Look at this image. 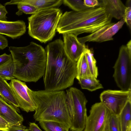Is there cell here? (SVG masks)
<instances>
[{
    "instance_id": "cell-1",
    "label": "cell",
    "mask_w": 131,
    "mask_h": 131,
    "mask_svg": "<svg viewBox=\"0 0 131 131\" xmlns=\"http://www.w3.org/2000/svg\"><path fill=\"white\" fill-rule=\"evenodd\" d=\"M46 66L43 76L45 90H62L72 86L76 76V62L64 49L63 41L57 39L47 46Z\"/></svg>"
},
{
    "instance_id": "cell-2",
    "label": "cell",
    "mask_w": 131,
    "mask_h": 131,
    "mask_svg": "<svg viewBox=\"0 0 131 131\" xmlns=\"http://www.w3.org/2000/svg\"><path fill=\"white\" fill-rule=\"evenodd\" d=\"M14 66L15 78L25 82H36L43 77L47 60L46 51L33 42L23 47L10 46Z\"/></svg>"
},
{
    "instance_id": "cell-3",
    "label": "cell",
    "mask_w": 131,
    "mask_h": 131,
    "mask_svg": "<svg viewBox=\"0 0 131 131\" xmlns=\"http://www.w3.org/2000/svg\"><path fill=\"white\" fill-rule=\"evenodd\" d=\"M112 17L100 6L80 11H67L61 15L57 28L60 34L69 33L76 36L92 33L111 23Z\"/></svg>"
},
{
    "instance_id": "cell-4",
    "label": "cell",
    "mask_w": 131,
    "mask_h": 131,
    "mask_svg": "<svg viewBox=\"0 0 131 131\" xmlns=\"http://www.w3.org/2000/svg\"><path fill=\"white\" fill-rule=\"evenodd\" d=\"M31 93L36 104L33 117L36 121H54L70 129L71 125L66 98L63 90L34 91Z\"/></svg>"
},
{
    "instance_id": "cell-5",
    "label": "cell",
    "mask_w": 131,
    "mask_h": 131,
    "mask_svg": "<svg viewBox=\"0 0 131 131\" xmlns=\"http://www.w3.org/2000/svg\"><path fill=\"white\" fill-rule=\"evenodd\" d=\"M62 15L58 8L39 10L28 17V33L31 37L42 43L51 40Z\"/></svg>"
},
{
    "instance_id": "cell-6",
    "label": "cell",
    "mask_w": 131,
    "mask_h": 131,
    "mask_svg": "<svg viewBox=\"0 0 131 131\" xmlns=\"http://www.w3.org/2000/svg\"><path fill=\"white\" fill-rule=\"evenodd\" d=\"M66 98L71 125V131H83L87 117L88 102L84 94L75 87L66 90Z\"/></svg>"
},
{
    "instance_id": "cell-7",
    "label": "cell",
    "mask_w": 131,
    "mask_h": 131,
    "mask_svg": "<svg viewBox=\"0 0 131 131\" xmlns=\"http://www.w3.org/2000/svg\"><path fill=\"white\" fill-rule=\"evenodd\" d=\"M113 68V76L118 86L122 90H131V53L126 46L121 47Z\"/></svg>"
},
{
    "instance_id": "cell-8",
    "label": "cell",
    "mask_w": 131,
    "mask_h": 131,
    "mask_svg": "<svg viewBox=\"0 0 131 131\" xmlns=\"http://www.w3.org/2000/svg\"><path fill=\"white\" fill-rule=\"evenodd\" d=\"M111 114L110 111L101 102L94 104L87 116L83 131H108Z\"/></svg>"
},
{
    "instance_id": "cell-9",
    "label": "cell",
    "mask_w": 131,
    "mask_h": 131,
    "mask_svg": "<svg viewBox=\"0 0 131 131\" xmlns=\"http://www.w3.org/2000/svg\"><path fill=\"white\" fill-rule=\"evenodd\" d=\"M100 97L112 114L118 116L127 102L131 100V90H106Z\"/></svg>"
},
{
    "instance_id": "cell-10",
    "label": "cell",
    "mask_w": 131,
    "mask_h": 131,
    "mask_svg": "<svg viewBox=\"0 0 131 131\" xmlns=\"http://www.w3.org/2000/svg\"><path fill=\"white\" fill-rule=\"evenodd\" d=\"M9 84L19 107L27 113L35 111L36 104L31 93V90L28 88L25 82L14 79L11 80Z\"/></svg>"
},
{
    "instance_id": "cell-11",
    "label": "cell",
    "mask_w": 131,
    "mask_h": 131,
    "mask_svg": "<svg viewBox=\"0 0 131 131\" xmlns=\"http://www.w3.org/2000/svg\"><path fill=\"white\" fill-rule=\"evenodd\" d=\"M125 23L123 18L116 23H111L89 35L78 38V39L83 44L87 42H101L113 40V36L122 28Z\"/></svg>"
},
{
    "instance_id": "cell-12",
    "label": "cell",
    "mask_w": 131,
    "mask_h": 131,
    "mask_svg": "<svg viewBox=\"0 0 131 131\" xmlns=\"http://www.w3.org/2000/svg\"><path fill=\"white\" fill-rule=\"evenodd\" d=\"M62 34L64 48L67 54L72 60L77 62L86 47L85 44L80 43L77 36L73 34Z\"/></svg>"
},
{
    "instance_id": "cell-13",
    "label": "cell",
    "mask_w": 131,
    "mask_h": 131,
    "mask_svg": "<svg viewBox=\"0 0 131 131\" xmlns=\"http://www.w3.org/2000/svg\"><path fill=\"white\" fill-rule=\"evenodd\" d=\"M26 31L25 22L22 20L15 21L0 20V34L13 39L18 38L24 34Z\"/></svg>"
},
{
    "instance_id": "cell-14",
    "label": "cell",
    "mask_w": 131,
    "mask_h": 131,
    "mask_svg": "<svg viewBox=\"0 0 131 131\" xmlns=\"http://www.w3.org/2000/svg\"><path fill=\"white\" fill-rule=\"evenodd\" d=\"M0 116L7 122L10 126L22 124L23 116L16 110L0 96Z\"/></svg>"
},
{
    "instance_id": "cell-15",
    "label": "cell",
    "mask_w": 131,
    "mask_h": 131,
    "mask_svg": "<svg viewBox=\"0 0 131 131\" xmlns=\"http://www.w3.org/2000/svg\"><path fill=\"white\" fill-rule=\"evenodd\" d=\"M99 6L103 7L106 12L112 18L121 19L124 16L126 7L120 0L100 1Z\"/></svg>"
},
{
    "instance_id": "cell-16",
    "label": "cell",
    "mask_w": 131,
    "mask_h": 131,
    "mask_svg": "<svg viewBox=\"0 0 131 131\" xmlns=\"http://www.w3.org/2000/svg\"><path fill=\"white\" fill-rule=\"evenodd\" d=\"M62 0H12L4 4L5 6L28 4L36 8L39 10L51 8H58L63 3Z\"/></svg>"
},
{
    "instance_id": "cell-17",
    "label": "cell",
    "mask_w": 131,
    "mask_h": 131,
    "mask_svg": "<svg viewBox=\"0 0 131 131\" xmlns=\"http://www.w3.org/2000/svg\"><path fill=\"white\" fill-rule=\"evenodd\" d=\"M0 95L17 112H20L18 104L11 86L6 80L0 77Z\"/></svg>"
},
{
    "instance_id": "cell-18",
    "label": "cell",
    "mask_w": 131,
    "mask_h": 131,
    "mask_svg": "<svg viewBox=\"0 0 131 131\" xmlns=\"http://www.w3.org/2000/svg\"><path fill=\"white\" fill-rule=\"evenodd\" d=\"M118 117L121 131H127L131 127V100L127 102Z\"/></svg>"
},
{
    "instance_id": "cell-19",
    "label": "cell",
    "mask_w": 131,
    "mask_h": 131,
    "mask_svg": "<svg viewBox=\"0 0 131 131\" xmlns=\"http://www.w3.org/2000/svg\"><path fill=\"white\" fill-rule=\"evenodd\" d=\"M78 80L81 88L83 89L93 91L103 88L99 81L92 75L80 78Z\"/></svg>"
},
{
    "instance_id": "cell-20",
    "label": "cell",
    "mask_w": 131,
    "mask_h": 131,
    "mask_svg": "<svg viewBox=\"0 0 131 131\" xmlns=\"http://www.w3.org/2000/svg\"><path fill=\"white\" fill-rule=\"evenodd\" d=\"M76 78L77 80L85 76L91 75L84 52L76 62Z\"/></svg>"
},
{
    "instance_id": "cell-21",
    "label": "cell",
    "mask_w": 131,
    "mask_h": 131,
    "mask_svg": "<svg viewBox=\"0 0 131 131\" xmlns=\"http://www.w3.org/2000/svg\"><path fill=\"white\" fill-rule=\"evenodd\" d=\"M14 66L12 58L0 66V77L6 81L15 79Z\"/></svg>"
},
{
    "instance_id": "cell-22",
    "label": "cell",
    "mask_w": 131,
    "mask_h": 131,
    "mask_svg": "<svg viewBox=\"0 0 131 131\" xmlns=\"http://www.w3.org/2000/svg\"><path fill=\"white\" fill-rule=\"evenodd\" d=\"M41 127L45 131H69L70 128L59 123L54 121L39 122Z\"/></svg>"
},
{
    "instance_id": "cell-23",
    "label": "cell",
    "mask_w": 131,
    "mask_h": 131,
    "mask_svg": "<svg viewBox=\"0 0 131 131\" xmlns=\"http://www.w3.org/2000/svg\"><path fill=\"white\" fill-rule=\"evenodd\" d=\"M89 68L92 75L97 78L98 75L96 61L91 50L86 47L84 51Z\"/></svg>"
},
{
    "instance_id": "cell-24",
    "label": "cell",
    "mask_w": 131,
    "mask_h": 131,
    "mask_svg": "<svg viewBox=\"0 0 131 131\" xmlns=\"http://www.w3.org/2000/svg\"><path fill=\"white\" fill-rule=\"evenodd\" d=\"M63 3L72 9L73 11L80 12L90 8L86 6L83 1L81 0H64Z\"/></svg>"
},
{
    "instance_id": "cell-25",
    "label": "cell",
    "mask_w": 131,
    "mask_h": 131,
    "mask_svg": "<svg viewBox=\"0 0 131 131\" xmlns=\"http://www.w3.org/2000/svg\"><path fill=\"white\" fill-rule=\"evenodd\" d=\"M18 9L16 14L19 16L23 13L26 14H34L39 10L35 7L25 3H19L17 4Z\"/></svg>"
},
{
    "instance_id": "cell-26",
    "label": "cell",
    "mask_w": 131,
    "mask_h": 131,
    "mask_svg": "<svg viewBox=\"0 0 131 131\" xmlns=\"http://www.w3.org/2000/svg\"><path fill=\"white\" fill-rule=\"evenodd\" d=\"M108 131H121L118 116L111 114L108 122Z\"/></svg>"
},
{
    "instance_id": "cell-27",
    "label": "cell",
    "mask_w": 131,
    "mask_h": 131,
    "mask_svg": "<svg viewBox=\"0 0 131 131\" xmlns=\"http://www.w3.org/2000/svg\"><path fill=\"white\" fill-rule=\"evenodd\" d=\"M129 29H131V6L126 7L123 18Z\"/></svg>"
},
{
    "instance_id": "cell-28",
    "label": "cell",
    "mask_w": 131,
    "mask_h": 131,
    "mask_svg": "<svg viewBox=\"0 0 131 131\" xmlns=\"http://www.w3.org/2000/svg\"><path fill=\"white\" fill-rule=\"evenodd\" d=\"M7 131H30L22 124L11 126Z\"/></svg>"
},
{
    "instance_id": "cell-29",
    "label": "cell",
    "mask_w": 131,
    "mask_h": 131,
    "mask_svg": "<svg viewBox=\"0 0 131 131\" xmlns=\"http://www.w3.org/2000/svg\"><path fill=\"white\" fill-rule=\"evenodd\" d=\"M8 12L6 10L5 6L0 4V20L7 21L6 14Z\"/></svg>"
},
{
    "instance_id": "cell-30",
    "label": "cell",
    "mask_w": 131,
    "mask_h": 131,
    "mask_svg": "<svg viewBox=\"0 0 131 131\" xmlns=\"http://www.w3.org/2000/svg\"><path fill=\"white\" fill-rule=\"evenodd\" d=\"M83 2L86 6L90 8L95 7L99 5V2L97 0H84Z\"/></svg>"
},
{
    "instance_id": "cell-31",
    "label": "cell",
    "mask_w": 131,
    "mask_h": 131,
    "mask_svg": "<svg viewBox=\"0 0 131 131\" xmlns=\"http://www.w3.org/2000/svg\"><path fill=\"white\" fill-rule=\"evenodd\" d=\"M10 126L9 124L0 116V131H7Z\"/></svg>"
},
{
    "instance_id": "cell-32",
    "label": "cell",
    "mask_w": 131,
    "mask_h": 131,
    "mask_svg": "<svg viewBox=\"0 0 131 131\" xmlns=\"http://www.w3.org/2000/svg\"><path fill=\"white\" fill-rule=\"evenodd\" d=\"M8 41L3 35L0 34V49L3 50L8 47Z\"/></svg>"
},
{
    "instance_id": "cell-33",
    "label": "cell",
    "mask_w": 131,
    "mask_h": 131,
    "mask_svg": "<svg viewBox=\"0 0 131 131\" xmlns=\"http://www.w3.org/2000/svg\"><path fill=\"white\" fill-rule=\"evenodd\" d=\"M12 58L11 54H8L4 53L0 55V66L2 65Z\"/></svg>"
},
{
    "instance_id": "cell-34",
    "label": "cell",
    "mask_w": 131,
    "mask_h": 131,
    "mask_svg": "<svg viewBox=\"0 0 131 131\" xmlns=\"http://www.w3.org/2000/svg\"><path fill=\"white\" fill-rule=\"evenodd\" d=\"M29 129L30 131H42L37 124L33 122L30 123Z\"/></svg>"
},
{
    "instance_id": "cell-35",
    "label": "cell",
    "mask_w": 131,
    "mask_h": 131,
    "mask_svg": "<svg viewBox=\"0 0 131 131\" xmlns=\"http://www.w3.org/2000/svg\"><path fill=\"white\" fill-rule=\"evenodd\" d=\"M126 48L130 53H131V40H130L127 42L126 46Z\"/></svg>"
},
{
    "instance_id": "cell-36",
    "label": "cell",
    "mask_w": 131,
    "mask_h": 131,
    "mask_svg": "<svg viewBox=\"0 0 131 131\" xmlns=\"http://www.w3.org/2000/svg\"><path fill=\"white\" fill-rule=\"evenodd\" d=\"M127 131H131V127L129 128L127 130Z\"/></svg>"
}]
</instances>
